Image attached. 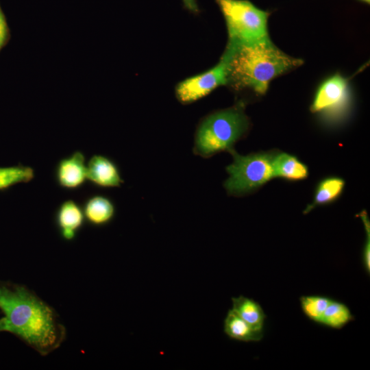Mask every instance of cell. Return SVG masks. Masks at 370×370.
I'll return each instance as SVG.
<instances>
[{
    "instance_id": "obj_13",
    "label": "cell",
    "mask_w": 370,
    "mask_h": 370,
    "mask_svg": "<svg viewBox=\"0 0 370 370\" xmlns=\"http://www.w3.org/2000/svg\"><path fill=\"white\" fill-rule=\"evenodd\" d=\"M224 332L230 338L244 342L259 341L263 334L255 330L232 309L227 312L224 320Z\"/></svg>"
},
{
    "instance_id": "obj_21",
    "label": "cell",
    "mask_w": 370,
    "mask_h": 370,
    "mask_svg": "<svg viewBox=\"0 0 370 370\" xmlns=\"http://www.w3.org/2000/svg\"><path fill=\"white\" fill-rule=\"evenodd\" d=\"M182 1L187 10L193 14L199 13V9L196 0H182Z\"/></svg>"
},
{
    "instance_id": "obj_4",
    "label": "cell",
    "mask_w": 370,
    "mask_h": 370,
    "mask_svg": "<svg viewBox=\"0 0 370 370\" xmlns=\"http://www.w3.org/2000/svg\"><path fill=\"white\" fill-rule=\"evenodd\" d=\"M225 21L228 45L254 42L267 38L269 12L249 0H215Z\"/></svg>"
},
{
    "instance_id": "obj_6",
    "label": "cell",
    "mask_w": 370,
    "mask_h": 370,
    "mask_svg": "<svg viewBox=\"0 0 370 370\" xmlns=\"http://www.w3.org/2000/svg\"><path fill=\"white\" fill-rule=\"evenodd\" d=\"M227 84V64L221 56L210 69L185 79L175 87V95L183 104L193 103L210 94L220 86Z\"/></svg>"
},
{
    "instance_id": "obj_18",
    "label": "cell",
    "mask_w": 370,
    "mask_h": 370,
    "mask_svg": "<svg viewBox=\"0 0 370 370\" xmlns=\"http://www.w3.org/2000/svg\"><path fill=\"white\" fill-rule=\"evenodd\" d=\"M332 299L320 295L302 296L300 297L301 308L310 320L319 323L323 312Z\"/></svg>"
},
{
    "instance_id": "obj_9",
    "label": "cell",
    "mask_w": 370,
    "mask_h": 370,
    "mask_svg": "<svg viewBox=\"0 0 370 370\" xmlns=\"http://www.w3.org/2000/svg\"><path fill=\"white\" fill-rule=\"evenodd\" d=\"M54 221L63 240H75L86 222L82 206L73 199L62 201L55 212Z\"/></svg>"
},
{
    "instance_id": "obj_23",
    "label": "cell",
    "mask_w": 370,
    "mask_h": 370,
    "mask_svg": "<svg viewBox=\"0 0 370 370\" xmlns=\"http://www.w3.org/2000/svg\"><path fill=\"white\" fill-rule=\"evenodd\" d=\"M359 1H362V2H364V3H368V4H369V2H370V0H359Z\"/></svg>"
},
{
    "instance_id": "obj_12",
    "label": "cell",
    "mask_w": 370,
    "mask_h": 370,
    "mask_svg": "<svg viewBox=\"0 0 370 370\" xmlns=\"http://www.w3.org/2000/svg\"><path fill=\"white\" fill-rule=\"evenodd\" d=\"M232 310L255 330L262 332L266 315L256 301L241 295L232 297Z\"/></svg>"
},
{
    "instance_id": "obj_17",
    "label": "cell",
    "mask_w": 370,
    "mask_h": 370,
    "mask_svg": "<svg viewBox=\"0 0 370 370\" xmlns=\"http://www.w3.org/2000/svg\"><path fill=\"white\" fill-rule=\"evenodd\" d=\"M34 176V170L28 166L0 167V190L18 184L29 182Z\"/></svg>"
},
{
    "instance_id": "obj_22",
    "label": "cell",
    "mask_w": 370,
    "mask_h": 370,
    "mask_svg": "<svg viewBox=\"0 0 370 370\" xmlns=\"http://www.w3.org/2000/svg\"><path fill=\"white\" fill-rule=\"evenodd\" d=\"M3 317L0 319V332H3Z\"/></svg>"
},
{
    "instance_id": "obj_20",
    "label": "cell",
    "mask_w": 370,
    "mask_h": 370,
    "mask_svg": "<svg viewBox=\"0 0 370 370\" xmlns=\"http://www.w3.org/2000/svg\"><path fill=\"white\" fill-rule=\"evenodd\" d=\"M8 29L4 15L0 8V48L3 46L8 38Z\"/></svg>"
},
{
    "instance_id": "obj_16",
    "label": "cell",
    "mask_w": 370,
    "mask_h": 370,
    "mask_svg": "<svg viewBox=\"0 0 370 370\" xmlns=\"http://www.w3.org/2000/svg\"><path fill=\"white\" fill-rule=\"evenodd\" d=\"M345 182L338 177H329L322 180L318 185L314 202L306 208L305 213L308 212L317 205L325 204L334 200L342 192Z\"/></svg>"
},
{
    "instance_id": "obj_5",
    "label": "cell",
    "mask_w": 370,
    "mask_h": 370,
    "mask_svg": "<svg viewBox=\"0 0 370 370\" xmlns=\"http://www.w3.org/2000/svg\"><path fill=\"white\" fill-rule=\"evenodd\" d=\"M230 151L233 161L226 168L229 177L224 183L229 195L251 193L274 177L273 156L262 153L243 156L233 149Z\"/></svg>"
},
{
    "instance_id": "obj_8",
    "label": "cell",
    "mask_w": 370,
    "mask_h": 370,
    "mask_svg": "<svg viewBox=\"0 0 370 370\" xmlns=\"http://www.w3.org/2000/svg\"><path fill=\"white\" fill-rule=\"evenodd\" d=\"M347 86L346 79L338 74L326 79L315 95L311 111L319 112L332 110L344 104L347 97Z\"/></svg>"
},
{
    "instance_id": "obj_19",
    "label": "cell",
    "mask_w": 370,
    "mask_h": 370,
    "mask_svg": "<svg viewBox=\"0 0 370 370\" xmlns=\"http://www.w3.org/2000/svg\"><path fill=\"white\" fill-rule=\"evenodd\" d=\"M360 217L365 225V230L367 232V240L363 249L362 260L365 269L367 273L369 275L370 273V225L369 221L367 217V214L365 212L360 213Z\"/></svg>"
},
{
    "instance_id": "obj_1",
    "label": "cell",
    "mask_w": 370,
    "mask_h": 370,
    "mask_svg": "<svg viewBox=\"0 0 370 370\" xmlns=\"http://www.w3.org/2000/svg\"><path fill=\"white\" fill-rule=\"evenodd\" d=\"M3 332L22 340L41 356L58 348L66 330L56 310L24 285L0 283Z\"/></svg>"
},
{
    "instance_id": "obj_7",
    "label": "cell",
    "mask_w": 370,
    "mask_h": 370,
    "mask_svg": "<svg viewBox=\"0 0 370 370\" xmlns=\"http://www.w3.org/2000/svg\"><path fill=\"white\" fill-rule=\"evenodd\" d=\"M57 184L63 189L81 188L87 180V166L84 154L76 151L58 161L55 169Z\"/></svg>"
},
{
    "instance_id": "obj_11",
    "label": "cell",
    "mask_w": 370,
    "mask_h": 370,
    "mask_svg": "<svg viewBox=\"0 0 370 370\" xmlns=\"http://www.w3.org/2000/svg\"><path fill=\"white\" fill-rule=\"evenodd\" d=\"M85 221L94 227L110 223L115 217L114 202L103 195H94L86 199L82 206Z\"/></svg>"
},
{
    "instance_id": "obj_15",
    "label": "cell",
    "mask_w": 370,
    "mask_h": 370,
    "mask_svg": "<svg viewBox=\"0 0 370 370\" xmlns=\"http://www.w3.org/2000/svg\"><path fill=\"white\" fill-rule=\"evenodd\" d=\"M354 319L349 308L344 304L332 300L323 314L319 324L341 329Z\"/></svg>"
},
{
    "instance_id": "obj_3",
    "label": "cell",
    "mask_w": 370,
    "mask_h": 370,
    "mask_svg": "<svg viewBox=\"0 0 370 370\" xmlns=\"http://www.w3.org/2000/svg\"><path fill=\"white\" fill-rule=\"evenodd\" d=\"M249 122L242 106L212 113L204 118L195 132L193 152L209 158L222 151L232 149L248 128Z\"/></svg>"
},
{
    "instance_id": "obj_2",
    "label": "cell",
    "mask_w": 370,
    "mask_h": 370,
    "mask_svg": "<svg viewBox=\"0 0 370 370\" xmlns=\"http://www.w3.org/2000/svg\"><path fill=\"white\" fill-rule=\"evenodd\" d=\"M222 57L227 64V84L260 95L267 92L272 79L303 62L278 49L269 37L247 44H227Z\"/></svg>"
},
{
    "instance_id": "obj_10",
    "label": "cell",
    "mask_w": 370,
    "mask_h": 370,
    "mask_svg": "<svg viewBox=\"0 0 370 370\" xmlns=\"http://www.w3.org/2000/svg\"><path fill=\"white\" fill-rule=\"evenodd\" d=\"M87 180L100 188H117L123 183L120 171L114 161L95 154L86 162Z\"/></svg>"
},
{
    "instance_id": "obj_14",
    "label": "cell",
    "mask_w": 370,
    "mask_h": 370,
    "mask_svg": "<svg viewBox=\"0 0 370 370\" xmlns=\"http://www.w3.org/2000/svg\"><path fill=\"white\" fill-rule=\"evenodd\" d=\"M273 168L274 177H280L290 180L305 179L308 173L305 164L297 158L287 153L273 156Z\"/></svg>"
}]
</instances>
